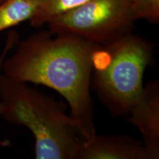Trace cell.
I'll list each match as a JSON object with an SVG mask.
<instances>
[{"instance_id":"4","label":"cell","mask_w":159,"mask_h":159,"mask_svg":"<svg viewBox=\"0 0 159 159\" xmlns=\"http://www.w3.org/2000/svg\"><path fill=\"white\" fill-rule=\"evenodd\" d=\"M136 20L130 0H87L47 25L52 34L69 33L104 46L132 33Z\"/></svg>"},{"instance_id":"7","label":"cell","mask_w":159,"mask_h":159,"mask_svg":"<svg viewBox=\"0 0 159 159\" xmlns=\"http://www.w3.org/2000/svg\"><path fill=\"white\" fill-rule=\"evenodd\" d=\"M38 6L36 0H5L0 4V32L30 21Z\"/></svg>"},{"instance_id":"8","label":"cell","mask_w":159,"mask_h":159,"mask_svg":"<svg viewBox=\"0 0 159 159\" xmlns=\"http://www.w3.org/2000/svg\"><path fill=\"white\" fill-rule=\"evenodd\" d=\"M38 9L33 17L30 20L32 27L35 28L47 25L51 20L65 11H69L87 0H36Z\"/></svg>"},{"instance_id":"6","label":"cell","mask_w":159,"mask_h":159,"mask_svg":"<svg viewBox=\"0 0 159 159\" xmlns=\"http://www.w3.org/2000/svg\"><path fill=\"white\" fill-rule=\"evenodd\" d=\"M78 159H148L142 143L125 135L97 136L83 141Z\"/></svg>"},{"instance_id":"9","label":"cell","mask_w":159,"mask_h":159,"mask_svg":"<svg viewBox=\"0 0 159 159\" xmlns=\"http://www.w3.org/2000/svg\"><path fill=\"white\" fill-rule=\"evenodd\" d=\"M137 19L152 24L159 21V0H130Z\"/></svg>"},{"instance_id":"5","label":"cell","mask_w":159,"mask_h":159,"mask_svg":"<svg viewBox=\"0 0 159 159\" xmlns=\"http://www.w3.org/2000/svg\"><path fill=\"white\" fill-rule=\"evenodd\" d=\"M128 122L140 131L148 159L159 158V83L149 82L130 108Z\"/></svg>"},{"instance_id":"3","label":"cell","mask_w":159,"mask_h":159,"mask_svg":"<svg viewBox=\"0 0 159 159\" xmlns=\"http://www.w3.org/2000/svg\"><path fill=\"white\" fill-rule=\"evenodd\" d=\"M153 53L150 41L132 33L101 47L91 85L113 115H128L144 89V71Z\"/></svg>"},{"instance_id":"2","label":"cell","mask_w":159,"mask_h":159,"mask_svg":"<svg viewBox=\"0 0 159 159\" xmlns=\"http://www.w3.org/2000/svg\"><path fill=\"white\" fill-rule=\"evenodd\" d=\"M1 116L28 128L36 159H78L84 139L63 105L27 83L0 75Z\"/></svg>"},{"instance_id":"11","label":"cell","mask_w":159,"mask_h":159,"mask_svg":"<svg viewBox=\"0 0 159 159\" xmlns=\"http://www.w3.org/2000/svg\"><path fill=\"white\" fill-rule=\"evenodd\" d=\"M4 1H5V0H0V4H1L2 2H3Z\"/></svg>"},{"instance_id":"1","label":"cell","mask_w":159,"mask_h":159,"mask_svg":"<svg viewBox=\"0 0 159 159\" xmlns=\"http://www.w3.org/2000/svg\"><path fill=\"white\" fill-rule=\"evenodd\" d=\"M2 70L16 80L54 89L68 102L70 115L85 140L96 134L91 77L102 46L69 33L41 30L16 45Z\"/></svg>"},{"instance_id":"10","label":"cell","mask_w":159,"mask_h":159,"mask_svg":"<svg viewBox=\"0 0 159 159\" xmlns=\"http://www.w3.org/2000/svg\"><path fill=\"white\" fill-rule=\"evenodd\" d=\"M19 41V35L14 30H11L8 33V34L6 38V41L5 47L2 52L1 55H0V71L2 70V64L4 61L7 57V54L11 49H13V47H16L18 41ZM2 111V102H0V116H1ZM0 145L2 146H7L8 145V142L5 141V142H0Z\"/></svg>"}]
</instances>
